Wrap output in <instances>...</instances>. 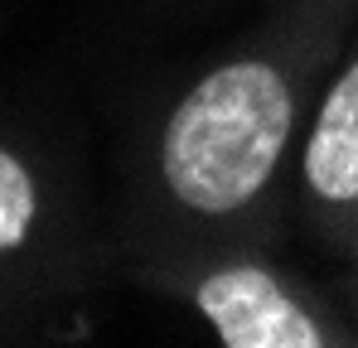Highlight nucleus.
<instances>
[{
  "label": "nucleus",
  "instance_id": "f257e3e1",
  "mask_svg": "<svg viewBox=\"0 0 358 348\" xmlns=\"http://www.w3.org/2000/svg\"><path fill=\"white\" fill-rule=\"evenodd\" d=\"M354 24L358 0H276L208 58L131 145L112 261L208 242L281 247L300 140Z\"/></svg>",
  "mask_w": 358,
  "mask_h": 348
},
{
  "label": "nucleus",
  "instance_id": "20e7f679",
  "mask_svg": "<svg viewBox=\"0 0 358 348\" xmlns=\"http://www.w3.org/2000/svg\"><path fill=\"white\" fill-rule=\"evenodd\" d=\"M291 218L344 261L358 232V24L305 126Z\"/></svg>",
  "mask_w": 358,
  "mask_h": 348
},
{
  "label": "nucleus",
  "instance_id": "f03ea898",
  "mask_svg": "<svg viewBox=\"0 0 358 348\" xmlns=\"http://www.w3.org/2000/svg\"><path fill=\"white\" fill-rule=\"evenodd\" d=\"M107 266L112 247L63 155L0 121V344L59 334Z\"/></svg>",
  "mask_w": 358,
  "mask_h": 348
},
{
  "label": "nucleus",
  "instance_id": "7ed1b4c3",
  "mask_svg": "<svg viewBox=\"0 0 358 348\" xmlns=\"http://www.w3.org/2000/svg\"><path fill=\"white\" fill-rule=\"evenodd\" d=\"M121 271L141 290L184 305L223 348H358L334 286L281 261L271 242H208Z\"/></svg>",
  "mask_w": 358,
  "mask_h": 348
},
{
  "label": "nucleus",
  "instance_id": "423d86ee",
  "mask_svg": "<svg viewBox=\"0 0 358 348\" xmlns=\"http://www.w3.org/2000/svg\"><path fill=\"white\" fill-rule=\"evenodd\" d=\"M344 266H354V271H358V232H354V242H349V252H344Z\"/></svg>",
  "mask_w": 358,
  "mask_h": 348
},
{
  "label": "nucleus",
  "instance_id": "39448f33",
  "mask_svg": "<svg viewBox=\"0 0 358 348\" xmlns=\"http://www.w3.org/2000/svg\"><path fill=\"white\" fill-rule=\"evenodd\" d=\"M334 295H339L344 314L354 319V329H358V271H354V266H344V271L334 276Z\"/></svg>",
  "mask_w": 358,
  "mask_h": 348
}]
</instances>
